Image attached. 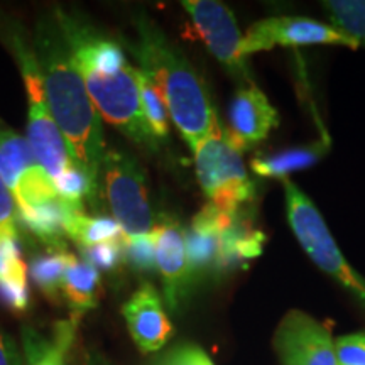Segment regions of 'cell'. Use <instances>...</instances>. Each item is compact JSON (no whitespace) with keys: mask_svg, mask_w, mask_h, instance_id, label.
Masks as SVG:
<instances>
[{"mask_svg":"<svg viewBox=\"0 0 365 365\" xmlns=\"http://www.w3.org/2000/svg\"><path fill=\"white\" fill-rule=\"evenodd\" d=\"M124 245L125 240H112L81 249V252L85 255V261L90 262L93 267L112 271V269L118 267V264L124 259Z\"/></svg>","mask_w":365,"mask_h":365,"instance_id":"cell-26","label":"cell"},{"mask_svg":"<svg viewBox=\"0 0 365 365\" xmlns=\"http://www.w3.org/2000/svg\"><path fill=\"white\" fill-rule=\"evenodd\" d=\"M228 139L240 153L267 137L279 124V115L259 86H242L228 107Z\"/></svg>","mask_w":365,"mask_h":365,"instance_id":"cell-10","label":"cell"},{"mask_svg":"<svg viewBox=\"0 0 365 365\" xmlns=\"http://www.w3.org/2000/svg\"><path fill=\"white\" fill-rule=\"evenodd\" d=\"M27 143L33 149L36 161L51 180L75 164L65 137L49 112V107H29Z\"/></svg>","mask_w":365,"mask_h":365,"instance_id":"cell-13","label":"cell"},{"mask_svg":"<svg viewBox=\"0 0 365 365\" xmlns=\"http://www.w3.org/2000/svg\"><path fill=\"white\" fill-rule=\"evenodd\" d=\"M34 51L43 73L49 112L65 137L71 159L88 178L91 203L100 195V168L105 156L102 117L91 102L54 12L36 21Z\"/></svg>","mask_w":365,"mask_h":365,"instance_id":"cell-1","label":"cell"},{"mask_svg":"<svg viewBox=\"0 0 365 365\" xmlns=\"http://www.w3.org/2000/svg\"><path fill=\"white\" fill-rule=\"evenodd\" d=\"M68 254H70L68 250H48V252L36 255L31 262V277L51 301H58L61 296Z\"/></svg>","mask_w":365,"mask_h":365,"instance_id":"cell-21","label":"cell"},{"mask_svg":"<svg viewBox=\"0 0 365 365\" xmlns=\"http://www.w3.org/2000/svg\"><path fill=\"white\" fill-rule=\"evenodd\" d=\"M127 328L144 354L161 350L173 335V325L163 299L150 282H144L122 307Z\"/></svg>","mask_w":365,"mask_h":365,"instance_id":"cell-11","label":"cell"},{"mask_svg":"<svg viewBox=\"0 0 365 365\" xmlns=\"http://www.w3.org/2000/svg\"><path fill=\"white\" fill-rule=\"evenodd\" d=\"M17 222H19V213H17L16 200L0 176V240L2 239H16L19 237L17 230Z\"/></svg>","mask_w":365,"mask_h":365,"instance_id":"cell-27","label":"cell"},{"mask_svg":"<svg viewBox=\"0 0 365 365\" xmlns=\"http://www.w3.org/2000/svg\"><path fill=\"white\" fill-rule=\"evenodd\" d=\"M328 140H318L307 148H293L279 153L262 154L252 159L250 166L262 178H287L289 173L307 170L327 154Z\"/></svg>","mask_w":365,"mask_h":365,"instance_id":"cell-19","label":"cell"},{"mask_svg":"<svg viewBox=\"0 0 365 365\" xmlns=\"http://www.w3.org/2000/svg\"><path fill=\"white\" fill-rule=\"evenodd\" d=\"M100 182H103L112 218L120 225L125 240L148 235L154 228V215L148 180L139 161L122 149L105 150Z\"/></svg>","mask_w":365,"mask_h":365,"instance_id":"cell-5","label":"cell"},{"mask_svg":"<svg viewBox=\"0 0 365 365\" xmlns=\"http://www.w3.org/2000/svg\"><path fill=\"white\" fill-rule=\"evenodd\" d=\"M139 86H140V102H143L144 118L148 122L150 132L158 140L166 139L170 134V110L164 102L163 93L156 85L150 81L149 76H145L139 70Z\"/></svg>","mask_w":365,"mask_h":365,"instance_id":"cell-23","label":"cell"},{"mask_svg":"<svg viewBox=\"0 0 365 365\" xmlns=\"http://www.w3.org/2000/svg\"><path fill=\"white\" fill-rule=\"evenodd\" d=\"M150 234L154 239L156 269L163 277L164 298L171 312H176L188 293L193 277L186 254L185 228L176 220L164 218L161 223H154Z\"/></svg>","mask_w":365,"mask_h":365,"instance_id":"cell-9","label":"cell"},{"mask_svg":"<svg viewBox=\"0 0 365 365\" xmlns=\"http://www.w3.org/2000/svg\"><path fill=\"white\" fill-rule=\"evenodd\" d=\"M331 26L365 46V0H327L322 4Z\"/></svg>","mask_w":365,"mask_h":365,"instance_id":"cell-22","label":"cell"},{"mask_svg":"<svg viewBox=\"0 0 365 365\" xmlns=\"http://www.w3.org/2000/svg\"><path fill=\"white\" fill-rule=\"evenodd\" d=\"M54 188H56L58 198L63 200V202L76 205V207H81V200L88 198L90 196V182L88 178L85 176V173L76 168L75 164L68 168L59 175L54 178Z\"/></svg>","mask_w":365,"mask_h":365,"instance_id":"cell-24","label":"cell"},{"mask_svg":"<svg viewBox=\"0 0 365 365\" xmlns=\"http://www.w3.org/2000/svg\"><path fill=\"white\" fill-rule=\"evenodd\" d=\"M124 254L130 266L139 269V271H154L156 269V252H154V239L150 232L148 235L127 239Z\"/></svg>","mask_w":365,"mask_h":365,"instance_id":"cell-25","label":"cell"},{"mask_svg":"<svg viewBox=\"0 0 365 365\" xmlns=\"http://www.w3.org/2000/svg\"><path fill=\"white\" fill-rule=\"evenodd\" d=\"M156 365H215L212 359L196 345H180L158 360Z\"/></svg>","mask_w":365,"mask_h":365,"instance_id":"cell-29","label":"cell"},{"mask_svg":"<svg viewBox=\"0 0 365 365\" xmlns=\"http://www.w3.org/2000/svg\"><path fill=\"white\" fill-rule=\"evenodd\" d=\"M339 365H365V335L354 333L335 340Z\"/></svg>","mask_w":365,"mask_h":365,"instance_id":"cell-28","label":"cell"},{"mask_svg":"<svg viewBox=\"0 0 365 365\" xmlns=\"http://www.w3.org/2000/svg\"><path fill=\"white\" fill-rule=\"evenodd\" d=\"M86 362H88V365H112L107 359L103 357V355H100L97 352H90Z\"/></svg>","mask_w":365,"mask_h":365,"instance_id":"cell-31","label":"cell"},{"mask_svg":"<svg viewBox=\"0 0 365 365\" xmlns=\"http://www.w3.org/2000/svg\"><path fill=\"white\" fill-rule=\"evenodd\" d=\"M264 235L252 227L247 218L237 213L230 227L220 235V252H218V269H228L242 261L254 259L261 254Z\"/></svg>","mask_w":365,"mask_h":365,"instance_id":"cell-18","label":"cell"},{"mask_svg":"<svg viewBox=\"0 0 365 365\" xmlns=\"http://www.w3.org/2000/svg\"><path fill=\"white\" fill-rule=\"evenodd\" d=\"M272 345L282 365H339L331 331L299 309L282 317Z\"/></svg>","mask_w":365,"mask_h":365,"instance_id":"cell-8","label":"cell"},{"mask_svg":"<svg viewBox=\"0 0 365 365\" xmlns=\"http://www.w3.org/2000/svg\"><path fill=\"white\" fill-rule=\"evenodd\" d=\"M19 213V220L31 234L43 242L49 250H66L65 242V213H63L61 200L39 205V207H31L22 210Z\"/></svg>","mask_w":365,"mask_h":365,"instance_id":"cell-20","label":"cell"},{"mask_svg":"<svg viewBox=\"0 0 365 365\" xmlns=\"http://www.w3.org/2000/svg\"><path fill=\"white\" fill-rule=\"evenodd\" d=\"M132 26L135 38L125 41V46L139 63V70L163 93L176 129L193 149L220 122L205 81L185 53L168 39L148 14L137 12Z\"/></svg>","mask_w":365,"mask_h":365,"instance_id":"cell-2","label":"cell"},{"mask_svg":"<svg viewBox=\"0 0 365 365\" xmlns=\"http://www.w3.org/2000/svg\"><path fill=\"white\" fill-rule=\"evenodd\" d=\"M0 43L7 48L11 56L16 59L22 81H24L29 107H46V88L43 73L34 51L33 36L27 34L24 26L16 17L0 11Z\"/></svg>","mask_w":365,"mask_h":365,"instance_id":"cell-12","label":"cell"},{"mask_svg":"<svg viewBox=\"0 0 365 365\" xmlns=\"http://www.w3.org/2000/svg\"><path fill=\"white\" fill-rule=\"evenodd\" d=\"M314 44L359 48L357 41L327 22L301 16H277L257 21L249 27L242 39V53L249 58L250 54L271 51L274 48Z\"/></svg>","mask_w":365,"mask_h":365,"instance_id":"cell-7","label":"cell"},{"mask_svg":"<svg viewBox=\"0 0 365 365\" xmlns=\"http://www.w3.org/2000/svg\"><path fill=\"white\" fill-rule=\"evenodd\" d=\"M39 170L43 168L36 161L29 143L0 122V176L12 196L19 193L27 178Z\"/></svg>","mask_w":365,"mask_h":365,"instance_id":"cell-17","label":"cell"},{"mask_svg":"<svg viewBox=\"0 0 365 365\" xmlns=\"http://www.w3.org/2000/svg\"><path fill=\"white\" fill-rule=\"evenodd\" d=\"M100 276L98 269L78 259L75 254H68V264L65 276H63L61 296L65 298L71 318L78 319L86 312L93 309L98 303Z\"/></svg>","mask_w":365,"mask_h":365,"instance_id":"cell-16","label":"cell"},{"mask_svg":"<svg viewBox=\"0 0 365 365\" xmlns=\"http://www.w3.org/2000/svg\"><path fill=\"white\" fill-rule=\"evenodd\" d=\"M0 303L14 313L29 308L27 266L16 239L0 240Z\"/></svg>","mask_w":365,"mask_h":365,"instance_id":"cell-15","label":"cell"},{"mask_svg":"<svg viewBox=\"0 0 365 365\" xmlns=\"http://www.w3.org/2000/svg\"><path fill=\"white\" fill-rule=\"evenodd\" d=\"M78 319L70 318L54 323L49 335L31 327L22 328L26 365H76L75 349Z\"/></svg>","mask_w":365,"mask_h":365,"instance_id":"cell-14","label":"cell"},{"mask_svg":"<svg viewBox=\"0 0 365 365\" xmlns=\"http://www.w3.org/2000/svg\"><path fill=\"white\" fill-rule=\"evenodd\" d=\"M291 230L318 269L345 287L365 309V277L341 254L325 218L312 200L289 178L282 181Z\"/></svg>","mask_w":365,"mask_h":365,"instance_id":"cell-3","label":"cell"},{"mask_svg":"<svg viewBox=\"0 0 365 365\" xmlns=\"http://www.w3.org/2000/svg\"><path fill=\"white\" fill-rule=\"evenodd\" d=\"M0 365H21V355L16 341L0 330Z\"/></svg>","mask_w":365,"mask_h":365,"instance_id":"cell-30","label":"cell"},{"mask_svg":"<svg viewBox=\"0 0 365 365\" xmlns=\"http://www.w3.org/2000/svg\"><path fill=\"white\" fill-rule=\"evenodd\" d=\"M191 150L198 182L213 207L237 213L254 198L255 186L242 161V153L230 143L220 122Z\"/></svg>","mask_w":365,"mask_h":365,"instance_id":"cell-4","label":"cell"},{"mask_svg":"<svg viewBox=\"0 0 365 365\" xmlns=\"http://www.w3.org/2000/svg\"><path fill=\"white\" fill-rule=\"evenodd\" d=\"M182 9L210 53L215 56L228 75L242 86H254L247 58L242 53V39L235 16L217 0H185Z\"/></svg>","mask_w":365,"mask_h":365,"instance_id":"cell-6","label":"cell"}]
</instances>
